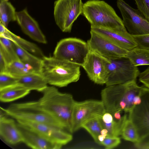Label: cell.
Masks as SVG:
<instances>
[{"mask_svg":"<svg viewBox=\"0 0 149 149\" xmlns=\"http://www.w3.org/2000/svg\"><path fill=\"white\" fill-rule=\"evenodd\" d=\"M38 100L41 107L56 119L63 129L71 132L73 108L76 102L70 94L60 92L54 86H47Z\"/></svg>","mask_w":149,"mask_h":149,"instance_id":"cell-1","label":"cell"},{"mask_svg":"<svg viewBox=\"0 0 149 149\" xmlns=\"http://www.w3.org/2000/svg\"><path fill=\"white\" fill-rule=\"evenodd\" d=\"M143 87L136 81L106 86L101 93L106 112L112 115L119 111L128 113L134 106V97L140 95Z\"/></svg>","mask_w":149,"mask_h":149,"instance_id":"cell-2","label":"cell"},{"mask_svg":"<svg viewBox=\"0 0 149 149\" xmlns=\"http://www.w3.org/2000/svg\"><path fill=\"white\" fill-rule=\"evenodd\" d=\"M41 73L48 84L63 87L78 81L80 77V65L52 56L42 58Z\"/></svg>","mask_w":149,"mask_h":149,"instance_id":"cell-3","label":"cell"},{"mask_svg":"<svg viewBox=\"0 0 149 149\" xmlns=\"http://www.w3.org/2000/svg\"><path fill=\"white\" fill-rule=\"evenodd\" d=\"M91 27L125 30L122 20L113 8L103 1L89 0L84 4L82 13Z\"/></svg>","mask_w":149,"mask_h":149,"instance_id":"cell-4","label":"cell"},{"mask_svg":"<svg viewBox=\"0 0 149 149\" xmlns=\"http://www.w3.org/2000/svg\"><path fill=\"white\" fill-rule=\"evenodd\" d=\"M0 108L5 113L17 120L45 123L63 130L60 123L41 107L38 101L13 103L7 108Z\"/></svg>","mask_w":149,"mask_h":149,"instance_id":"cell-5","label":"cell"},{"mask_svg":"<svg viewBox=\"0 0 149 149\" xmlns=\"http://www.w3.org/2000/svg\"><path fill=\"white\" fill-rule=\"evenodd\" d=\"M140 96L141 102L135 105L128 113V118L134 125L138 136L135 147L149 149V88L143 86Z\"/></svg>","mask_w":149,"mask_h":149,"instance_id":"cell-6","label":"cell"},{"mask_svg":"<svg viewBox=\"0 0 149 149\" xmlns=\"http://www.w3.org/2000/svg\"><path fill=\"white\" fill-rule=\"evenodd\" d=\"M89 51L87 42L76 38H68L57 43L53 56L81 66Z\"/></svg>","mask_w":149,"mask_h":149,"instance_id":"cell-7","label":"cell"},{"mask_svg":"<svg viewBox=\"0 0 149 149\" xmlns=\"http://www.w3.org/2000/svg\"><path fill=\"white\" fill-rule=\"evenodd\" d=\"M82 0H56L54 3L56 24L64 32H70L73 23L82 13Z\"/></svg>","mask_w":149,"mask_h":149,"instance_id":"cell-8","label":"cell"},{"mask_svg":"<svg viewBox=\"0 0 149 149\" xmlns=\"http://www.w3.org/2000/svg\"><path fill=\"white\" fill-rule=\"evenodd\" d=\"M106 112L102 100H90L76 101L72 111L71 133L78 130L91 120L102 118Z\"/></svg>","mask_w":149,"mask_h":149,"instance_id":"cell-9","label":"cell"},{"mask_svg":"<svg viewBox=\"0 0 149 149\" xmlns=\"http://www.w3.org/2000/svg\"><path fill=\"white\" fill-rule=\"evenodd\" d=\"M109 60L106 86L136 81L139 70L127 58Z\"/></svg>","mask_w":149,"mask_h":149,"instance_id":"cell-10","label":"cell"},{"mask_svg":"<svg viewBox=\"0 0 149 149\" xmlns=\"http://www.w3.org/2000/svg\"><path fill=\"white\" fill-rule=\"evenodd\" d=\"M123 24L132 36L149 34V21L138 10L133 8L123 0H117Z\"/></svg>","mask_w":149,"mask_h":149,"instance_id":"cell-11","label":"cell"},{"mask_svg":"<svg viewBox=\"0 0 149 149\" xmlns=\"http://www.w3.org/2000/svg\"><path fill=\"white\" fill-rule=\"evenodd\" d=\"M109 59L89 50L81 66L89 79L95 83L105 84L107 80Z\"/></svg>","mask_w":149,"mask_h":149,"instance_id":"cell-12","label":"cell"},{"mask_svg":"<svg viewBox=\"0 0 149 149\" xmlns=\"http://www.w3.org/2000/svg\"><path fill=\"white\" fill-rule=\"evenodd\" d=\"M90 38L87 42L89 50L109 60L125 56L127 51L93 31H90Z\"/></svg>","mask_w":149,"mask_h":149,"instance_id":"cell-13","label":"cell"},{"mask_svg":"<svg viewBox=\"0 0 149 149\" xmlns=\"http://www.w3.org/2000/svg\"><path fill=\"white\" fill-rule=\"evenodd\" d=\"M17 121V123L49 140L62 146L68 143L72 139V135L66 131L50 125L24 120Z\"/></svg>","mask_w":149,"mask_h":149,"instance_id":"cell-14","label":"cell"},{"mask_svg":"<svg viewBox=\"0 0 149 149\" xmlns=\"http://www.w3.org/2000/svg\"><path fill=\"white\" fill-rule=\"evenodd\" d=\"M16 21L23 32L31 39L41 43H47L38 22L29 14L27 8L16 12Z\"/></svg>","mask_w":149,"mask_h":149,"instance_id":"cell-15","label":"cell"},{"mask_svg":"<svg viewBox=\"0 0 149 149\" xmlns=\"http://www.w3.org/2000/svg\"><path fill=\"white\" fill-rule=\"evenodd\" d=\"M91 30L104 37L117 46L127 51L137 47L132 35L126 29L113 30L91 27Z\"/></svg>","mask_w":149,"mask_h":149,"instance_id":"cell-16","label":"cell"},{"mask_svg":"<svg viewBox=\"0 0 149 149\" xmlns=\"http://www.w3.org/2000/svg\"><path fill=\"white\" fill-rule=\"evenodd\" d=\"M23 141L29 147L36 149H58L62 145L53 142L33 130L17 123Z\"/></svg>","mask_w":149,"mask_h":149,"instance_id":"cell-17","label":"cell"},{"mask_svg":"<svg viewBox=\"0 0 149 149\" xmlns=\"http://www.w3.org/2000/svg\"><path fill=\"white\" fill-rule=\"evenodd\" d=\"M0 135L8 143L15 145L22 142L21 133L14 119L1 114Z\"/></svg>","mask_w":149,"mask_h":149,"instance_id":"cell-18","label":"cell"},{"mask_svg":"<svg viewBox=\"0 0 149 149\" xmlns=\"http://www.w3.org/2000/svg\"><path fill=\"white\" fill-rule=\"evenodd\" d=\"M0 36L8 39L21 47L42 59L45 56L41 50L37 45L13 33L1 23Z\"/></svg>","mask_w":149,"mask_h":149,"instance_id":"cell-19","label":"cell"},{"mask_svg":"<svg viewBox=\"0 0 149 149\" xmlns=\"http://www.w3.org/2000/svg\"><path fill=\"white\" fill-rule=\"evenodd\" d=\"M17 84L30 90L42 92L48 83L41 73L33 72L17 77Z\"/></svg>","mask_w":149,"mask_h":149,"instance_id":"cell-20","label":"cell"},{"mask_svg":"<svg viewBox=\"0 0 149 149\" xmlns=\"http://www.w3.org/2000/svg\"><path fill=\"white\" fill-rule=\"evenodd\" d=\"M12 42L19 60L25 64L31 67L35 72L41 73L42 64V59Z\"/></svg>","mask_w":149,"mask_h":149,"instance_id":"cell-21","label":"cell"},{"mask_svg":"<svg viewBox=\"0 0 149 149\" xmlns=\"http://www.w3.org/2000/svg\"><path fill=\"white\" fill-rule=\"evenodd\" d=\"M30 91L17 84L0 90V100L9 102L21 98L28 95Z\"/></svg>","mask_w":149,"mask_h":149,"instance_id":"cell-22","label":"cell"},{"mask_svg":"<svg viewBox=\"0 0 149 149\" xmlns=\"http://www.w3.org/2000/svg\"><path fill=\"white\" fill-rule=\"evenodd\" d=\"M125 57L135 66L149 65V50L136 47L128 51Z\"/></svg>","mask_w":149,"mask_h":149,"instance_id":"cell-23","label":"cell"},{"mask_svg":"<svg viewBox=\"0 0 149 149\" xmlns=\"http://www.w3.org/2000/svg\"><path fill=\"white\" fill-rule=\"evenodd\" d=\"M9 0H0V23L7 28L9 23L16 21L15 9Z\"/></svg>","mask_w":149,"mask_h":149,"instance_id":"cell-24","label":"cell"},{"mask_svg":"<svg viewBox=\"0 0 149 149\" xmlns=\"http://www.w3.org/2000/svg\"><path fill=\"white\" fill-rule=\"evenodd\" d=\"M33 72H36L31 67L20 60L14 61L10 63L6 72L16 77Z\"/></svg>","mask_w":149,"mask_h":149,"instance_id":"cell-25","label":"cell"},{"mask_svg":"<svg viewBox=\"0 0 149 149\" xmlns=\"http://www.w3.org/2000/svg\"><path fill=\"white\" fill-rule=\"evenodd\" d=\"M128 118V115L126 114L121 120H116L114 119L112 122L107 123L102 122L101 118L100 119L103 128L106 129L108 131L107 136L114 137L121 135L124 124Z\"/></svg>","mask_w":149,"mask_h":149,"instance_id":"cell-26","label":"cell"},{"mask_svg":"<svg viewBox=\"0 0 149 149\" xmlns=\"http://www.w3.org/2000/svg\"><path fill=\"white\" fill-rule=\"evenodd\" d=\"M100 118H94L84 124L82 128L85 129L90 134L95 141L99 144L98 137L103 129Z\"/></svg>","mask_w":149,"mask_h":149,"instance_id":"cell-27","label":"cell"},{"mask_svg":"<svg viewBox=\"0 0 149 149\" xmlns=\"http://www.w3.org/2000/svg\"><path fill=\"white\" fill-rule=\"evenodd\" d=\"M121 135L125 140L134 143L138 140V136L136 129L131 120L128 118L123 126Z\"/></svg>","mask_w":149,"mask_h":149,"instance_id":"cell-28","label":"cell"},{"mask_svg":"<svg viewBox=\"0 0 149 149\" xmlns=\"http://www.w3.org/2000/svg\"><path fill=\"white\" fill-rule=\"evenodd\" d=\"M0 49L8 55L13 61L19 60L12 41L2 36H0Z\"/></svg>","mask_w":149,"mask_h":149,"instance_id":"cell-29","label":"cell"},{"mask_svg":"<svg viewBox=\"0 0 149 149\" xmlns=\"http://www.w3.org/2000/svg\"><path fill=\"white\" fill-rule=\"evenodd\" d=\"M17 84V78L8 72L0 73V90Z\"/></svg>","mask_w":149,"mask_h":149,"instance_id":"cell-30","label":"cell"},{"mask_svg":"<svg viewBox=\"0 0 149 149\" xmlns=\"http://www.w3.org/2000/svg\"><path fill=\"white\" fill-rule=\"evenodd\" d=\"M138 9L149 21V0H134Z\"/></svg>","mask_w":149,"mask_h":149,"instance_id":"cell-31","label":"cell"},{"mask_svg":"<svg viewBox=\"0 0 149 149\" xmlns=\"http://www.w3.org/2000/svg\"><path fill=\"white\" fill-rule=\"evenodd\" d=\"M120 138L118 136H107L102 142L101 145L107 149H112L118 146L120 143Z\"/></svg>","mask_w":149,"mask_h":149,"instance_id":"cell-32","label":"cell"},{"mask_svg":"<svg viewBox=\"0 0 149 149\" xmlns=\"http://www.w3.org/2000/svg\"><path fill=\"white\" fill-rule=\"evenodd\" d=\"M132 36L137 47L149 50V34Z\"/></svg>","mask_w":149,"mask_h":149,"instance_id":"cell-33","label":"cell"},{"mask_svg":"<svg viewBox=\"0 0 149 149\" xmlns=\"http://www.w3.org/2000/svg\"><path fill=\"white\" fill-rule=\"evenodd\" d=\"M138 77L139 81L145 86L149 88V67L140 73Z\"/></svg>","mask_w":149,"mask_h":149,"instance_id":"cell-34","label":"cell"},{"mask_svg":"<svg viewBox=\"0 0 149 149\" xmlns=\"http://www.w3.org/2000/svg\"><path fill=\"white\" fill-rule=\"evenodd\" d=\"M8 63L2 53L0 52V73L6 72Z\"/></svg>","mask_w":149,"mask_h":149,"instance_id":"cell-35","label":"cell"},{"mask_svg":"<svg viewBox=\"0 0 149 149\" xmlns=\"http://www.w3.org/2000/svg\"><path fill=\"white\" fill-rule=\"evenodd\" d=\"M101 119L103 122L107 123L112 122L114 118L112 114L106 112L104 114Z\"/></svg>","mask_w":149,"mask_h":149,"instance_id":"cell-36","label":"cell"},{"mask_svg":"<svg viewBox=\"0 0 149 149\" xmlns=\"http://www.w3.org/2000/svg\"><path fill=\"white\" fill-rule=\"evenodd\" d=\"M141 102V99L140 95H136L134 98V103L135 105L139 104Z\"/></svg>","mask_w":149,"mask_h":149,"instance_id":"cell-37","label":"cell"},{"mask_svg":"<svg viewBox=\"0 0 149 149\" xmlns=\"http://www.w3.org/2000/svg\"><path fill=\"white\" fill-rule=\"evenodd\" d=\"M107 136L106 135H104L101 134L99 135L98 137L99 144L101 145L102 142L104 141Z\"/></svg>","mask_w":149,"mask_h":149,"instance_id":"cell-38","label":"cell"},{"mask_svg":"<svg viewBox=\"0 0 149 149\" xmlns=\"http://www.w3.org/2000/svg\"><path fill=\"white\" fill-rule=\"evenodd\" d=\"M108 133V131L107 130L103 128V129L100 132V134L106 135L107 136Z\"/></svg>","mask_w":149,"mask_h":149,"instance_id":"cell-39","label":"cell"}]
</instances>
